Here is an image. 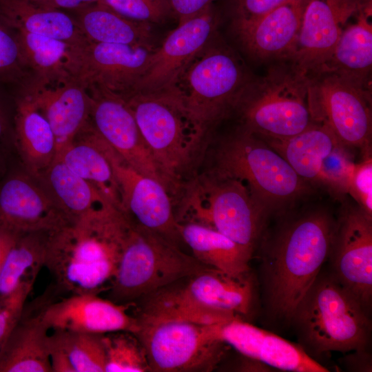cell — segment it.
<instances>
[{"mask_svg":"<svg viewBox=\"0 0 372 372\" xmlns=\"http://www.w3.org/2000/svg\"><path fill=\"white\" fill-rule=\"evenodd\" d=\"M335 224L330 214L317 209L285 220L271 236H262L260 278L264 318L270 325L290 326L327 260Z\"/></svg>","mask_w":372,"mask_h":372,"instance_id":"6da1fadb","label":"cell"},{"mask_svg":"<svg viewBox=\"0 0 372 372\" xmlns=\"http://www.w3.org/2000/svg\"><path fill=\"white\" fill-rule=\"evenodd\" d=\"M130 226V220L113 207L50 231L44 267L55 287L71 294L108 289Z\"/></svg>","mask_w":372,"mask_h":372,"instance_id":"7a4b0ae2","label":"cell"},{"mask_svg":"<svg viewBox=\"0 0 372 372\" xmlns=\"http://www.w3.org/2000/svg\"><path fill=\"white\" fill-rule=\"evenodd\" d=\"M369 315L370 311L322 268L296 309L290 326L298 344L316 360L333 351L367 350L372 327Z\"/></svg>","mask_w":372,"mask_h":372,"instance_id":"3957f363","label":"cell"},{"mask_svg":"<svg viewBox=\"0 0 372 372\" xmlns=\"http://www.w3.org/2000/svg\"><path fill=\"white\" fill-rule=\"evenodd\" d=\"M122 96L174 197L200 158L207 135L167 88Z\"/></svg>","mask_w":372,"mask_h":372,"instance_id":"277c9868","label":"cell"},{"mask_svg":"<svg viewBox=\"0 0 372 372\" xmlns=\"http://www.w3.org/2000/svg\"><path fill=\"white\" fill-rule=\"evenodd\" d=\"M175 196L179 223L214 229L254 254L270 214L243 183L209 169L188 178Z\"/></svg>","mask_w":372,"mask_h":372,"instance_id":"5b68a950","label":"cell"},{"mask_svg":"<svg viewBox=\"0 0 372 372\" xmlns=\"http://www.w3.org/2000/svg\"><path fill=\"white\" fill-rule=\"evenodd\" d=\"M231 112L238 115L241 127L265 139H286L317 122L309 77L287 61H278L262 76H252Z\"/></svg>","mask_w":372,"mask_h":372,"instance_id":"8992f818","label":"cell"},{"mask_svg":"<svg viewBox=\"0 0 372 372\" xmlns=\"http://www.w3.org/2000/svg\"><path fill=\"white\" fill-rule=\"evenodd\" d=\"M207 267L164 236L130 220L120 260L107 289L108 299L133 304Z\"/></svg>","mask_w":372,"mask_h":372,"instance_id":"52a82bcc","label":"cell"},{"mask_svg":"<svg viewBox=\"0 0 372 372\" xmlns=\"http://www.w3.org/2000/svg\"><path fill=\"white\" fill-rule=\"evenodd\" d=\"M209 169L243 183L269 214L308 190L307 182L281 155L241 127L218 144Z\"/></svg>","mask_w":372,"mask_h":372,"instance_id":"ba28073f","label":"cell"},{"mask_svg":"<svg viewBox=\"0 0 372 372\" xmlns=\"http://www.w3.org/2000/svg\"><path fill=\"white\" fill-rule=\"evenodd\" d=\"M252 75L237 54L216 35L167 87L196 125L209 131L231 113Z\"/></svg>","mask_w":372,"mask_h":372,"instance_id":"9c48e42d","label":"cell"},{"mask_svg":"<svg viewBox=\"0 0 372 372\" xmlns=\"http://www.w3.org/2000/svg\"><path fill=\"white\" fill-rule=\"evenodd\" d=\"M150 371H211L224 359L228 345L214 339L209 325L167 321L138 324Z\"/></svg>","mask_w":372,"mask_h":372,"instance_id":"30bf717a","label":"cell"},{"mask_svg":"<svg viewBox=\"0 0 372 372\" xmlns=\"http://www.w3.org/2000/svg\"><path fill=\"white\" fill-rule=\"evenodd\" d=\"M314 119L326 124L344 147L370 154L371 90L331 72L309 76Z\"/></svg>","mask_w":372,"mask_h":372,"instance_id":"8fae6325","label":"cell"},{"mask_svg":"<svg viewBox=\"0 0 372 372\" xmlns=\"http://www.w3.org/2000/svg\"><path fill=\"white\" fill-rule=\"evenodd\" d=\"M154 50L153 45L90 41L71 47L69 72L86 87L98 86L125 96L136 91Z\"/></svg>","mask_w":372,"mask_h":372,"instance_id":"7c38bea8","label":"cell"},{"mask_svg":"<svg viewBox=\"0 0 372 372\" xmlns=\"http://www.w3.org/2000/svg\"><path fill=\"white\" fill-rule=\"evenodd\" d=\"M100 137L118 185L120 211L132 222L179 246L183 242L180 225L169 191L158 180L135 170Z\"/></svg>","mask_w":372,"mask_h":372,"instance_id":"4fadbf2b","label":"cell"},{"mask_svg":"<svg viewBox=\"0 0 372 372\" xmlns=\"http://www.w3.org/2000/svg\"><path fill=\"white\" fill-rule=\"evenodd\" d=\"M327 260L332 276L370 311L372 216L359 207H346L335 220Z\"/></svg>","mask_w":372,"mask_h":372,"instance_id":"5bb4252c","label":"cell"},{"mask_svg":"<svg viewBox=\"0 0 372 372\" xmlns=\"http://www.w3.org/2000/svg\"><path fill=\"white\" fill-rule=\"evenodd\" d=\"M87 88L91 97L90 121L95 130L132 167L158 180L170 193L123 96L98 86Z\"/></svg>","mask_w":372,"mask_h":372,"instance_id":"9a60e30c","label":"cell"},{"mask_svg":"<svg viewBox=\"0 0 372 372\" xmlns=\"http://www.w3.org/2000/svg\"><path fill=\"white\" fill-rule=\"evenodd\" d=\"M218 22L212 4L178 23L161 45L155 48L136 91H155L169 86L215 37Z\"/></svg>","mask_w":372,"mask_h":372,"instance_id":"2e32d148","label":"cell"},{"mask_svg":"<svg viewBox=\"0 0 372 372\" xmlns=\"http://www.w3.org/2000/svg\"><path fill=\"white\" fill-rule=\"evenodd\" d=\"M209 327L214 339L233 347L241 355L271 368L293 372L329 371L298 344L257 327L241 318Z\"/></svg>","mask_w":372,"mask_h":372,"instance_id":"e0dca14e","label":"cell"},{"mask_svg":"<svg viewBox=\"0 0 372 372\" xmlns=\"http://www.w3.org/2000/svg\"><path fill=\"white\" fill-rule=\"evenodd\" d=\"M132 304L116 303L94 293L71 294L57 301L47 300L42 318L50 330L105 334L116 331L136 333L138 329Z\"/></svg>","mask_w":372,"mask_h":372,"instance_id":"ac0fdd59","label":"cell"},{"mask_svg":"<svg viewBox=\"0 0 372 372\" xmlns=\"http://www.w3.org/2000/svg\"><path fill=\"white\" fill-rule=\"evenodd\" d=\"M0 223L26 231L55 230L72 223L37 177L12 173L0 184Z\"/></svg>","mask_w":372,"mask_h":372,"instance_id":"d6986e66","label":"cell"},{"mask_svg":"<svg viewBox=\"0 0 372 372\" xmlns=\"http://www.w3.org/2000/svg\"><path fill=\"white\" fill-rule=\"evenodd\" d=\"M307 0H287L258 19L231 25L243 50L257 61H286L300 28Z\"/></svg>","mask_w":372,"mask_h":372,"instance_id":"ffe728a7","label":"cell"},{"mask_svg":"<svg viewBox=\"0 0 372 372\" xmlns=\"http://www.w3.org/2000/svg\"><path fill=\"white\" fill-rule=\"evenodd\" d=\"M347 21L331 0H307L294 47L286 61L308 76L319 73Z\"/></svg>","mask_w":372,"mask_h":372,"instance_id":"44dd1931","label":"cell"},{"mask_svg":"<svg viewBox=\"0 0 372 372\" xmlns=\"http://www.w3.org/2000/svg\"><path fill=\"white\" fill-rule=\"evenodd\" d=\"M28 89L52 127L57 155L90 120L91 97L87 88L70 77L48 85L35 83Z\"/></svg>","mask_w":372,"mask_h":372,"instance_id":"7402d4cb","label":"cell"},{"mask_svg":"<svg viewBox=\"0 0 372 372\" xmlns=\"http://www.w3.org/2000/svg\"><path fill=\"white\" fill-rule=\"evenodd\" d=\"M47 300L28 306L0 351V372H52L49 327L42 318Z\"/></svg>","mask_w":372,"mask_h":372,"instance_id":"603a6c76","label":"cell"},{"mask_svg":"<svg viewBox=\"0 0 372 372\" xmlns=\"http://www.w3.org/2000/svg\"><path fill=\"white\" fill-rule=\"evenodd\" d=\"M12 94L14 144L29 172L38 176L56 158L54 135L28 87L17 90Z\"/></svg>","mask_w":372,"mask_h":372,"instance_id":"cb8c5ba5","label":"cell"},{"mask_svg":"<svg viewBox=\"0 0 372 372\" xmlns=\"http://www.w3.org/2000/svg\"><path fill=\"white\" fill-rule=\"evenodd\" d=\"M187 280L185 289L205 307L240 317L252 311L256 291L250 272L236 276L207 267Z\"/></svg>","mask_w":372,"mask_h":372,"instance_id":"d4e9b609","label":"cell"},{"mask_svg":"<svg viewBox=\"0 0 372 372\" xmlns=\"http://www.w3.org/2000/svg\"><path fill=\"white\" fill-rule=\"evenodd\" d=\"M178 282L134 302L139 303L136 313L134 314L138 324L180 321L212 325L242 318L233 313L216 311L202 306L188 293L184 284H178Z\"/></svg>","mask_w":372,"mask_h":372,"instance_id":"484cf974","label":"cell"},{"mask_svg":"<svg viewBox=\"0 0 372 372\" xmlns=\"http://www.w3.org/2000/svg\"><path fill=\"white\" fill-rule=\"evenodd\" d=\"M371 10L358 12L355 21L344 27L330 59L319 73H333L371 90Z\"/></svg>","mask_w":372,"mask_h":372,"instance_id":"4316f807","label":"cell"},{"mask_svg":"<svg viewBox=\"0 0 372 372\" xmlns=\"http://www.w3.org/2000/svg\"><path fill=\"white\" fill-rule=\"evenodd\" d=\"M55 158L94 186L119 209L118 187L112 165L102 147L100 135L90 120Z\"/></svg>","mask_w":372,"mask_h":372,"instance_id":"83f0119b","label":"cell"},{"mask_svg":"<svg viewBox=\"0 0 372 372\" xmlns=\"http://www.w3.org/2000/svg\"><path fill=\"white\" fill-rule=\"evenodd\" d=\"M35 177L72 223L91 214L116 207L94 186L58 158Z\"/></svg>","mask_w":372,"mask_h":372,"instance_id":"f1b7e54d","label":"cell"},{"mask_svg":"<svg viewBox=\"0 0 372 372\" xmlns=\"http://www.w3.org/2000/svg\"><path fill=\"white\" fill-rule=\"evenodd\" d=\"M65 12L73 17L90 42L152 45L150 23L127 19L101 2Z\"/></svg>","mask_w":372,"mask_h":372,"instance_id":"f546056e","label":"cell"},{"mask_svg":"<svg viewBox=\"0 0 372 372\" xmlns=\"http://www.w3.org/2000/svg\"><path fill=\"white\" fill-rule=\"evenodd\" d=\"M183 242L204 265L232 275L250 272L254 254L218 231L194 223H180Z\"/></svg>","mask_w":372,"mask_h":372,"instance_id":"4dcf8cb0","label":"cell"},{"mask_svg":"<svg viewBox=\"0 0 372 372\" xmlns=\"http://www.w3.org/2000/svg\"><path fill=\"white\" fill-rule=\"evenodd\" d=\"M0 14L17 30L73 46L90 42L73 17L63 10L38 7L28 0H0Z\"/></svg>","mask_w":372,"mask_h":372,"instance_id":"1f68e13d","label":"cell"},{"mask_svg":"<svg viewBox=\"0 0 372 372\" xmlns=\"http://www.w3.org/2000/svg\"><path fill=\"white\" fill-rule=\"evenodd\" d=\"M263 139L305 182H318L322 161L340 144L330 128L322 122H316L300 133L286 139Z\"/></svg>","mask_w":372,"mask_h":372,"instance_id":"d6a6232c","label":"cell"},{"mask_svg":"<svg viewBox=\"0 0 372 372\" xmlns=\"http://www.w3.org/2000/svg\"><path fill=\"white\" fill-rule=\"evenodd\" d=\"M50 231L19 233L0 268V297L10 295L25 281L35 280L45 266Z\"/></svg>","mask_w":372,"mask_h":372,"instance_id":"836d02e7","label":"cell"},{"mask_svg":"<svg viewBox=\"0 0 372 372\" xmlns=\"http://www.w3.org/2000/svg\"><path fill=\"white\" fill-rule=\"evenodd\" d=\"M17 32L23 58L37 84L48 85L71 77L69 63L73 45L21 30Z\"/></svg>","mask_w":372,"mask_h":372,"instance_id":"e575fe53","label":"cell"},{"mask_svg":"<svg viewBox=\"0 0 372 372\" xmlns=\"http://www.w3.org/2000/svg\"><path fill=\"white\" fill-rule=\"evenodd\" d=\"M35 82L23 58L17 30L0 14V85L14 90Z\"/></svg>","mask_w":372,"mask_h":372,"instance_id":"d590c367","label":"cell"},{"mask_svg":"<svg viewBox=\"0 0 372 372\" xmlns=\"http://www.w3.org/2000/svg\"><path fill=\"white\" fill-rule=\"evenodd\" d=\"M75 372H105L103 334L53 330Z\"/></svg>","mask_w":372,"mask_h":372,"instance_id":"8d00e7d4","label":"cell"},{"mask_svg":"<svg viewBox=\"0 0 372 372\" xmlns=\"http://www.w3.org/2000/svg\"><path fill=\"white\" fill-rule=\"evenodd\" d=\"M105 372L150 371L145 348L133 333L116 331L103 335Z\"/></svg>","mask_w":372,"mask_h":372,"instance_id":"74e56055","label":"cell"},{"mask_svg":"<svg viewBox=\"0 0 372 372\" xmlns=\"http://www.w3.org/2000/svg\"><path fill=\"white\" fill-rule=\"evenodd\" d=\"M355 163L345 147L337 145L322 162L318 182L338 194L347 193L349 181Z\"/></svg>","mask_w":372,"mask_h":372,"instance_id":"f35d334b","label":"cell"},{"mask_svg":"<svg viewBox=\"0 0 372 372\" xmlns=\"http://www.w3.org/2000/svg\"><path fill=\"white\" fill-rule=\"evenodd\" d=\"M100 2L136 21L159 23L169 16L163 0H101Z\"/></svg>","mask_w":372,"mask_h":372,"instance_id":"ab89813d","label":"cell"},{"mask_svg":"<svg viewBox=\"0 0 372 372\" xmlns=\"http://www.w3.org/2000/svg\"><path fill=\"white\" fill-rule=\"evenodd\" d=\"M34 282L25 281L10 295L0 297V351L21 317Z\"/></svg>","mask_w":372,"mask_h":372,"instance_id":"60d3db41","label":"cell"},{"mask_svg":"<svg viewBox=\"0 0 372 372\" xmlns=\"http://www.w3.org/2000/svg\"><path fill=\"white\" fill-rule=\"evenodd\" d=\"M347 193L358 203L359 207L372 216V160L370 156L355 163Z\"/></svg>","mask_w":372,"mask_h":372,"instance_id":"b9f144b4","label":"cell"},{"mask_svg":"<svg viewBox=\"0 0 372 372\" xmlns=\"http://www.w3.org/2000/svg\"><path fill=\"white\" fill-rule=\"evenodd\" d=\"M287 0H233L231 25L254 21Z\"/></svg>","mask_w":372,"mask_h":372,"instance_id":"7bdbcfd3","label":"cell"},{"mask_svg":"<svg viewBox=\"0 0 372 372\" xmlns=\"http://www.w3.org/2000/svg\"><path fill=\"white\" fill-rule=\"evenodd\" d=\"M13 99L11 89L0 85V166L10 139L14 141V116H10L9 102Z\"/></svg>","mask_w":372,"mask_h":372,"instance_id":"ee69618b","label":"cell"},{"mask_svg":"<svg viewBox=\"0 0 372 372\" xmlns=\"http://www.w3.org/2000/svg\"><path fill=\"white\" fill-rule=\"evenodd\" d=\"M216 0H163L169 16L180 23L206 10Z\"/></svg>","mask_w":372,"mask_h":372,"instance_id":"f6af8a7d","label":"cell"},{"mask_svg":"<svg viewBox=\"0 0 372 372\" xmlns=\"http://www.w3.org/2000/svg\"><path fill=\"white\" fill-rule=\"evenodd\" d=\"M49 356L52 372H75L67 354L52 334L49 336Z\"/></svg>","mask_w":372,"mask_h":372,"instance_id":"bcb514c9","label":"cell"},{"mask_svg":"<svg viewBox=\"0 0 372 372\" xmlns=\"http://www.w3.org/2000/svg\"><path fill=\"white\" fill-rule=\"evenodd\" d=\"M371 361V355L367 350H356L342 358L340 364L350 371L369 372L372 371Z\"/></svg>","mask_w":372,"mask_h":372,"instance_id":"7dc6e473","label":"cell"},{"mask_svg":"<svg viewBox=\"0 0 372 372\" xmlns=\"http://www.w3.org/2000/svg\"><path fill=\"white\" fill-rule=\"evenodd\" d=\"M34 5L51 10L69 11L90 4L100 2L101 0H28Z\"/></svg>","mask_w":372,"mask_h":372,"instance_id":"c3c4849f","label":"cell"},{"mask_svg":"<svg viewBox=\"0 0 372 372\" xmlns=\"http://www.w3.org/2000/svg\"><path fill=\"white\" fill-rule=\"evenodd\" d=\"M347 20L358 12L371 8L372 0H331Z\"/></svg>","mask_w":372,"mask_h":372,"instance_id":"681fc988","label":"cell"},{"mask_svg":"<svg viewBox=\"0 0 372 372\" xmlns=\"http://www.w3.org/2000/svg\"><path fill=\"white\" fill-rule=\"evenodd\" d=\"M19 232L0 223V268L10 247Z\"/></svg>","mask_w":372,"mask_h":372,"instance_id":"f907efd6","label":"cell"}]
</instances>
